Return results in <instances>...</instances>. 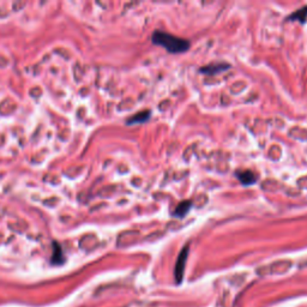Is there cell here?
Segmentation results:
<instances>
[{
    "mask_svg": "<svg viewBox=\"0 0 307 307\" xmlns=\"http://www.w3.org/2000/svg\"><path fill=\"white\" fill-rule=\"evenodd\" d=\"M151 41L154 45L163 47L169 53H183L190 48V41L161 30L154 31Z\"/></svg>",
    "mask_w": 307,
    "mask_h": 307,
    "instance_id": "1",
    "label": "cell"
},
{
    "mask_svg": "<svg viewBox=\"0 0 307 307\" xmlns=\"http://www.w3.org/2000/svg\"><path fill=\"white\" fill-rule=\"evenodd\" d=\"M189 252H190V246H185L181 250V252L179 253L178 261H176L175 269H174V276H175L176 283H181L182 277H183V271H185V264L186 261H188L189 257Z\"/></svg>",
    "mask_w": 307,
    "mask_h": 307,
    "instance_id": "2",
    "label": "cell"
},
{
    "mask_svg": "<svg viewBox=\"0 0 307 307\" xmlns=\"http://www.w3.org/2000/svg\"><path fill=\"white\" fill-rule=\"evenodd\" d=\"M235 176L242 185L245 186H251L255 185L258 180V175L256 173H253L252 170H236Z\"/></svg>",
    "mask_w": 307,
    "mask_h": 307,
    "instance_id": "3",
    "label": "cell"
},
{
    "mask_svg": "<svg viewBox=\"0 0 307 307\" xmlns=\"http://www.w3.org/2000/svg\"><path fill=\"white\" fill-rule=\"evenodd\" d=\"M229 68H230V65L227 64V63H216V64L203 66V68L199 69V72H202V74H205L208 76H215L217 74H221V72L226 71V70H228Z\"/></svg>",
    "mask_w": 307,
    "mask_h": 307,
    "instance_id": "4",
    "label": "cell"
},
{
    "mask_svg": "<svg viewBox=\"0 0 307 307\" xmlns=\"http://www.w3.org/2000/svg\"><path fill=\"white\" fill-rule=\"evenodd\" d=\"M151 112L150 110H142V112L136 113L135 115H132L131 118L126 120V124L128 125H135V124H144L150 119Z\"/></svg>",
    "mask_w": 307,
    "mask_h": 307,
    "instance_id": "5",
    "label": "cell"
},
{
    "mask_svg": "<svg viewBox=\"0 0 307 307\" xmlns=\"http://www.w3.org/2000/svg\"><path fill=\"white\" fill-rule=\"evenodd\" d=\"M192 202L191 201H182L181 203L178 204L175 210H174L173 216L178 217V218H183L190 213V210L192 209Z\"/></svg>",
    "mask_w": 307,
    "mask_h": 307,
    "instance_id": "6",
    "label": "cell"
},
{
    "mask_svg": "<svg viewBox=\"0 0 307 307\" xmlns=\"http://www.w3.org/2000/svg\"><path fill=\"white\" fill-rule=\"evenodd\" d=\"M287 20L293 21V22H300V23H305L307 20V5L303 6V8H301V9H299V10L290 15Z\"/></svg>",
    "mask_w": 307,
    "mask_h": 307,
    "instance_id": "7",
    "label": "cell"
}]
</instances>
